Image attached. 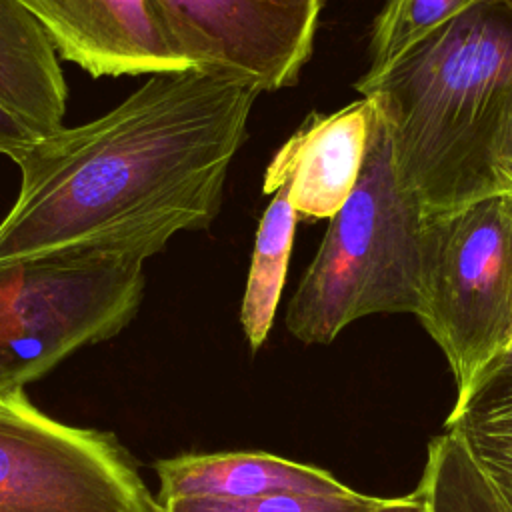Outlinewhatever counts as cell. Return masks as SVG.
I'll return each instance as SVG.
<instances>
[{"label": "cell", "mask_w": 512, "mask_h": 512, "mask_svg": "<svg viewBox=\"0 0 512 512\" xmlns=\"http://www.w3.org/2000/svg\"><path fill=\"white\" fill-rule=\"evenodd\" d=\"M258 90L186 70L148 76L106 114L40 136L12 162L0 266L102 254L144 262L218 218Z\"/></svg>", "instance_id": "obj_1"}, {"label": "cell", "mask_w": 512, "mask_h": 512, "mask_svg": "<svg viewBox=\"0 0 512 512\" xmlns=\"http://www.w3.org/2000/svg\"><path fill=\"white\" fill-rule=\"evenodd\" d=\"M356 90L374 98L398 176L426 216L500 190L490 148L512 96V8L482 0Z\"/></svg>", "instance_id": "obj_2"}, {"label": "cell", "mask_w": 512, "mask_h": 512, "mask_svg": "<svg viewBox=\"0 0 512 512\" xmlns=\"http://www.w3.org/2000/svg\"><path fill=\"white\" fill-rule=\"evenodd\" d=\"M428 216L400 180L390 130L378 112L362 174L330 218L316 256L286 308L288 332L330 344L348 324L380 312L418 314Z\"/></svg>", "instance_id": "obj_3"}, {"label": "cell", "mask_w": 512, "mask_h": 512, "mask_svg": "<svg viewBox=\"0 0 512 512\" xmlns=\"http://www.w3.org/2000/svg\"><path fill=\"white\" fill-rule=\"evenodd\" d=\"M416 318L442 350L462 402L512 334V190L428 216Z\"/></svg>", "instance_id": "obj_4"}, {"label": "cell", "mask_w": 512, "mask_h": 512, "mask_svg": "<svg viewBox=\"0 0 512 512\" xmlns=\"http://www.w3.org/2000/svg\"><path fill=\"white\" fill-rule=\"evenodd\" d=\"M0 512H162L120 440L0 388Z\"/></svg>", "instance_id": "obj_5"}, {"label": "cell", "mask_w": 512, "mask_h": 512, "mask_svg": "<svg viewBox=\"0 0 512 512\" xmlns=\"http://www.w3.org/2000/svg\"><path fill=\"white\" fill-rule=\"evenodd\" d=\"M20 266L0 340V388H24L80 348L114 338L144 298V262L74 254Z\"/></svg>", "instance_id": "obj_6"}, {"label": "cell", "mask_w": 512, "mask_h": 512, "mask_svg": "<svg viewBox=\"0 0 512 512\" xmlns=\"http://www.w3.org/2000/svg\"><path fill=\"white\" fill-rule=\"evenodd\" d=\"M322 2L154 0L170 40L196 70L260 94L298 82Z\"/></svg>", "instance_id": "obj_7"}, {"label": "cell", "mask_w": 512, "mask_h": 512, "mask_svg": "<svg viewBox=\"0 0 512 512\" xmlns=\"http://www.w3.org/2000/svg\"><path fill=\"white\" fill-rule=\"evenodd\" d=\"M60 60L92 78L196 70L170 40L154 0H22Z\"/></svg>", "instance_id": "obj_8"}, {"label": "cell", "mask_w": 512, "mask_h": 512, "mask_svg": "<svg viewBox=\"0 0 512 512\" xmlns=\"http://www.w3.org/2000/svg\"><path fill=\"white\" fill-rule=\"evenodd\" d=\"M374 116L372 96L332 114H310L270 160L262 192L274 194L286 182L298 218L330 220L362 174Z\"/></svg>", "instance_id": "obj_9"}, {"label": "cell", "mask_w": 512, "mask_h": 512, "mask_svg": "<svg viewBox=\"0 0 512 512\" xmlns=\"http://www.w3.org/2000/svg\"><path fill=\"white\" fill-rule=\"evenodd\" d=\"M158 502L170 498H254L344 494L352 488L318 466L270 452H188L156 460Z\"/></svg>", "instance_id": "obj_10"}, {"label": "cell", "mask_w": 512, "mask_h": 512, "mask_svg": "<svg viewBox=\"0 0 512 512\" xmlns=\"http://www.w3.org/2000/svg\"><path fill=\"white\" fill-rule=\"evenodd\" d=\"M68 84L60 58L22 0H0V106L40 136L62 128Z\"/></svg>", "instance_id": "obj_11"}, {"label": "cell", "mask_w": 512, "mask_h": 512, "mask_svg": "<svg viewBox=\"0 0 512 512\" xmlns=\"http://www.w3.org/2000/svg\"><path fill=\"white\" fill-rule=\"evenodd\" d=\"M444 428L462 442L500 504L512 512V358L498 356L462 402H454Z\"/></svg>", "instance_id": "obj_12"}, {"label": "cell", "mask_w": 512, "mask_h": 512, "mask_svg": "<svg viewBox=\"0 0 512 512\" xmlns=\"http://www.w3.org/2000/svg\"><path fill=\"white\" fill-rule=\"evenodd\" d=\"M288 198V184L280 182L260 216L248 278L240 304V326L252 352H258L272 330L284 290L296 222Z\"/></svg>", "instance_id": "obj_13"}, {"label": "cell", "mask_w": 512, "mask_h": 512, "mask_svg": "<svg viewBox=\"0 0 512 512\" xmlns=\"http://www.w3.org/2000/svg\"><path fill=\"white\" fill-rule=\"evenodd\" d=\"M416 492L428 512H508L472 464L462 442L446 428L428 444Z\"/></svg>", "instance_id": "obj_14"}, {"label": "cell", "mask_w": 512, "mask_h": 512, "mask_svg": "<svg viewBox=\"0 0 512 512\" xmlns=\"http://www.w3.org/2000/svg\"><path fill=\"white\" fill-rule=\"evenodd\" d=\"M480 2L482 0H384L372 26L368 70L356 84H368L380 78L436 28Z\"/></svg>", "instance_id": "obj_15"}, {"label": "cell", "mask_w": 512, "mask_h": 512, "mask_svg": "<svg viewBox=\"0 0 512 512\" xmlns=\"http://www.w3.org/2000/svg\"><path fill=\"white\" fill-rule=\"evenodd\" d=\"M386 498L356 490L344 494H270L254 498H170L162 512H368Z\"/></svg>", "instance_id": "obj_16"}, {"label": "cell", "mask_w": 512, "mask_h": 512, "mask_svg": "<svg viewBox=\"0 0 512 512\" xmlns=\"http://www.w3.org/2000/svg\"><path fill=\"white\" fill-rule=\"evenodd\" d=\"M490 168L496 186L512 190V96L504 106L492 140Z\"/></svg>", "instance_id": "obj_17"}, {"label": "cell", "mask_w": 512, "mask_h": 512, "mask_svg": "<svg viewBox=\"0 0 512 512\" xmlns=\"http://www.w3.org/2000/svg\"><path fill=\"white\" fill-rule=\"evenodd\" d=\"M40 134L30 128L22 118L0 106V154L14 160L18 154L28 150Z\"/></svg>", "instance_id": "obj_18"}, {"label": "cell", "mask_w": 512, "mask_h": 512, "mask_svg": "<svg viewBox=\"0 0 512 512\" xmlns=\"http://www.w3.org/2000/svg\"><path fill=\"white\" fill-rule=\"evenodd\" d=\"M20 272L22 266H0V340L4 336V330L8 326L10 320V308H12V300L20 282Z\"/></svg>", "instance_id": "obj_19"}, {"label": "cell", "mask_w": 512, "mask_h": 512, "mask_svg": "<svg viewBox=\"0 0 512 512\" xmlns=\"http://www.w3.org/2000/svg\"><path fill=\"white\" fill-rule=\"evenodd\" d=\"M422 508V498L420 494L414 490L406 496H394V498H386L380 506L368 510V512H420Z\"/></svg>", "instance_id": "obj_20"}, {"label": "cell", "mask_w": 512, "mask_h": 512, "mask_svg": "<svg viewBox=\"0 0 512 512\" xmlns=\"http://www.w3.org/2000/svg\"><path fill=\"white\" fill-rule=\"evenodd\" d=\"M500 356H508V358H512V334H510V338H508V342H506L504 350L500 352Z\"/></svg>", "instance_id": "obj_21"}, {"label": "cell", "mask_w": 512, "mask_h": 512, "mask_svg": "<svg viewBox=\"0 0 512 512\" xmlns=\"http://www.w3.org/2000/svg\"><path fill=\"white\" fill-rule=\"evenodd\" d=\"M420 512H428V510H426V506H424V502H422V508H420Z\"/></svg>", "instance_id": "obj_22"}, {"label": "cell", "mask_w": 512, "mask_h": 512, "mask_svg": "<svg viewBox=\"0 0 512 512\" xmlns=\"http://www.w3.org/2000/svg\"><path fill=\"white\" fill-rule=\"evenodd\" d=\"M504 2H506V4L512 8V0H504Z\"/></svg>", "instance_id": "obj_23"}]
</instances>
